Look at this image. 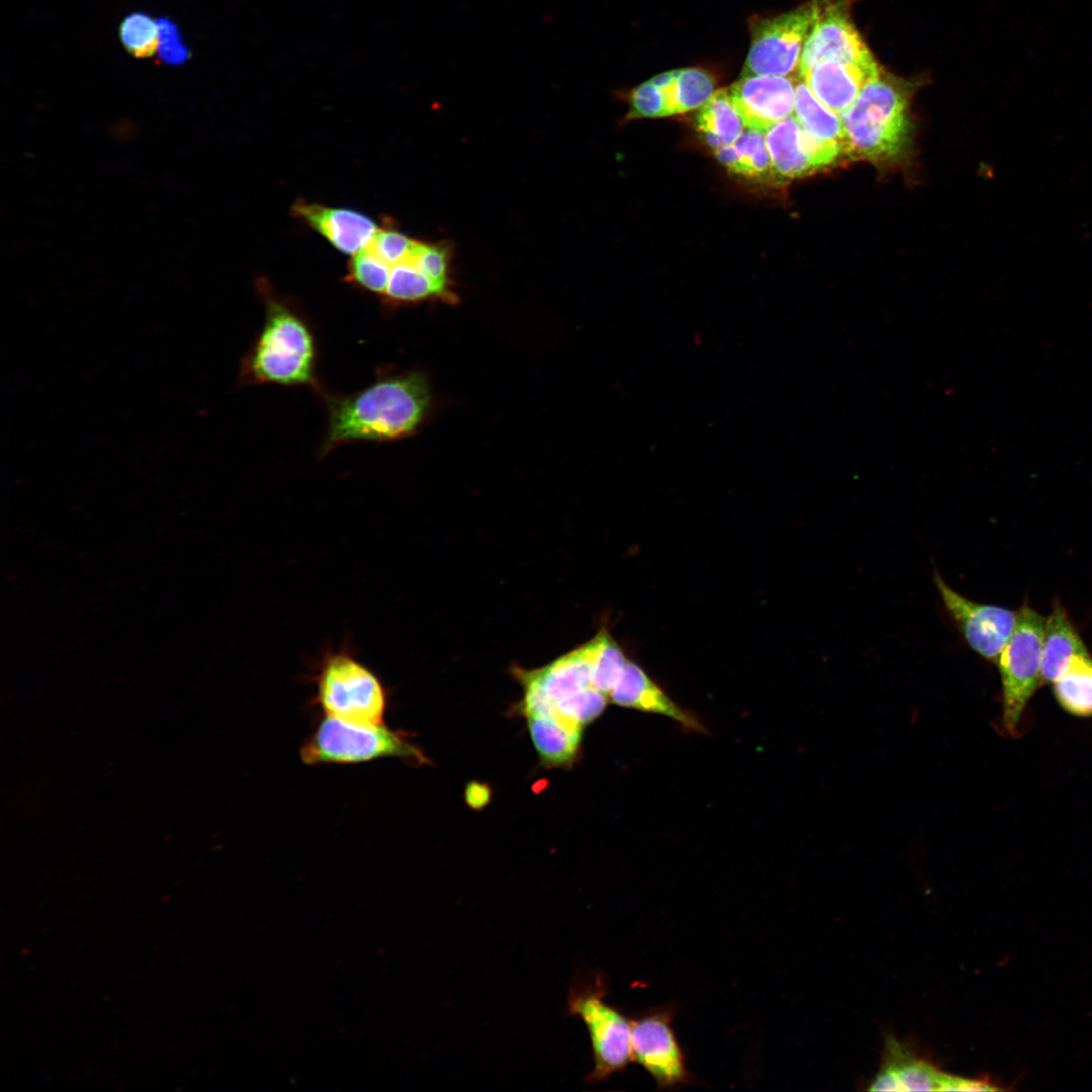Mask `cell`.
I'll use <instances>...</instances> for the list:
<instances>
[{
    "label": "cell",
    "mask_w": 1092,
    "mask_h": 1092,
    "mask_svg": "<svg viewBox=\"0 0 1092 1092\" xmlns=\"http://www.w3.org/2000/svg\"><path fill=\"white\" fill-rule=\"evenodd\" d=\"M325 400L328 423L318 453L325 457L354 442H387L412 435L430 404L427 378L421 372L381 375L352 394L317 389Z\"/></svg>",
    "instance_id": "obj_1"
},
{
    "label": "cell",
    "mask_w": 1092,
    "mask_h": 1092,
    "mask_svg": "<svg viewBox=\"0 0 1092 1092\" xmlns=\"http://www.w3.org/2000/svg\"><path fill=\"white\" fill-rule=\"evenodd\" d=\"M263 326L245 355L240 381L243 384L304 385L318 389L317 347L306 318L265 287Z\"/></svg>",
    "instance_id": "obj_2"
},
{
    "label": "cell",
    "mask_w": 1092,
    "mask_h": 1092,
    "mask_svg": "<svg viewBox=\"0 0 1092 1092\" xmlns=\"http://www.w3.org/2000/svg\"><path fill=\"white\" fill-rule=\"evenodd\" d=\"M310 666L314 702L326 716L362 725L383 724L388 691L359 659L349 636L337 647L325 646Z\"/></svg>",
    "instance_id": "obj_3"
},
{
    "label": "cell",
    "mask_w": 1092,
    "mask_h": 1092,
    "mask_svg": "<svg viewBox=\"0 0 1092 1092\" xmlns=\"http://www.w3.org/2000/svg\"><path fill=\"white\" fill-rule=\"evenodd\" d=\"M907 90L883 74L867 85L840 117L848 140V157L876 164L901 158L910 146L911 121Z\"/></svg>",
    "instance_id": "obj_4"
},
{
    "label": "cell",
    "mask_w": 1092,
    "mask_h": 1092,
    "mask_svg": "<svg viewBox=\"0 0 1092 1092\" xmlns=\"http://www.w3.org/2000/svg\"><path fill=\"white\" fill-rule=\"evenodd\" d=\"M306 764L359 763L382 757L423 763V753L400 732L383 724L362 725L326 716L300 748Z\"/></svg>",
    "instance_id": "obj_5"
},
{
    "label": "cell",
    "mask_w": 1092,
    "mask_h": 1092,
    "mask_svg": "<svg viewBox=\"0 0 1092 1092\" xmlns=\"http://www.w3.org/2000/svg\"><path fill=\"white\" fill-rule=\"evenodd\" d=\"M604 981L575 984L569 990L567 1011L585 1024L594 1055L586 1081L597 1084L622 1072L632 1061L631 1018L606 1001Z\"/></svg>",
    "instance_id": "obj_6"
},
{
    "label": "cell",
    "mask_w": 1092,
    "mask_h": 1092,
    "mask_svg": "<svg viewBox=\"0 0 1092 1092\" xmlns=\"http://www.w3.org/2000/svg\"><path fill=\"white\" fill-rule=\"evenodd\" d=\"M1045 619L1028 606L1017 612L1014 631L997 664L1002 682L1003 723L1016 731L1021 715L1040 684L1042 636Z\"/></svg>",
    "instance_id": "obj_7"
},
{
    "label": "cell",
    "mask_w": 1092,
    "mask_h": 1092,
    "mask_svg": "<svg viewBox=\"0 0 1092 1092\" xmlns=\"http://www.w3.org/2000/svg\"><path fill=\"white\" fill-rule=\"evenodd\" d=\"M676 1010L675 1004L667 1003L631 1017L632 1061L653 1078L658 1090H677L696 1083L671 1025Z\"/></svg>",
    "instance_id": "obj_8"
},
{
    "label": "cell",
    "mask_w": 1092,
    "mask_h": 1092,
    "mask_svg": "<svg viewBox=\"0 0 1092 1092\" xmlns=\"http://www.w3.org/2000/svg\"><path fill=\"white\" fill-rule=\"evenodd\" d=\"M811 22V4L760 20L753 29L742 76H790L798 72Z\"/></svg>",
    "instance_id": "obj_9"
},
{
    "label": "cell",
    "mask_w": 1092,
    "mask_h": 1092,
    "mask_svg": "<svg viewBox=\"0 0 1092 1092\" xmlns=\"http://www.w3.org/2000/svg\"><path fill=\"white\" fill-rule=\"evenodd\" d=\"M811 5L812 22L799 63V78L824 60L864 62L874 59L841 0H815Z\"/></svg>",
    "instance_id": "obj_10"
},
{
    "label": "cell",
    "mask_w": 1092,
    "mask_h": 1092,
    "mask_svg": "<svg viewBox=\"0 0 1092 1092\" xmlns=\"http://www.w3.org/2000/svg\"><path fill=\"white\" fill-rule=\"evenodd\" d=\"M934 583L968 645L984 658L997 661L1014 631L1017 612L973 602L951 588L938 572L934 574Z\"/></svg>",
    "instance_id": "obj_11"
},
{
    "label": "cell",
    "mask_w": 1092,
    "mask_h": 1092,
    "mask_svg": "<svg viewBox=\"0 0 1092 1092\" xmlns=\"http://www.w3.org/2000/svg\"><path fill=\"white\" fill-rule=\"evenodd\" d=\"M764 135L772 177L778 179L803 178L815 174L833 166L845 156L837 145L810 134L795 115L781 120Z\"/></svg>",
    "instance_id": "obj_12"
},
{
    "label": "cell",
    "mask_w": 1092,
    "mask_h": 1092,
    "mask_svg": "<svg viewBox=\"0 0 1092 1092\" xmlns=\"http://www.w3.org/2000/svg\"><path fill=\"white\" fill-rule=\"evenodd\" d=\"M727 90L745 128L765 133L794 115L796 85L789 76H741Z\"/></svg>",
    "instance_id": "obj_13"
},
{
    "label": "cell",
    "mask_w": 1092,
    "mask_h": 1092,
    "mask_svg": "<svg viewBox=\"0 0 1092 1092\" xmlns=\"http://www.w3.org/2000/svg\"><path fill=\"white\" fill-rule=\"evenodd\" d=\"M952 1075L941 1071L910 1045L888 1035L872 1091H948Z\"/></svg>",
    "instance_id": "obj_14"
},
{
    "label": "cell",
    "mask_w": 1092,
    "mask_h": 1092,
    "mask_svg": "<svg viewBox=\"0 0 1092 1092\" xmlns=\"http://www.w3.org/2000/svg\"><path fill=\"white\" fill-rule=\"evenodd\" d=\"M598 639L590 640L539 669L516 667L514 673L525 691L540 694L552 705L593 687V666Z\"/></svg>",
    "instance_id": "obj_15"
},
{
    "label": "cell",
    "mask_w": 1092,
    "mask_h": 1092,
    "mask_svg": "<svg viewBox=\"0 0 1092 1092\" xmlns=\"http://www.w3.org/2000/svg\"><path fill=\"white\" fill-rule=\"evenodd\" d=\"M881 74L875 59L864 62L824 60L814 65L801 79L820 102L841 115L863 88Z\"/></svg>",
    "instance_id": "obj_16"
},
{
    "label": "cell",
    "mask_w": 1092,
    "mask_h": 1092,
    "mask_svg": "<svg viewBox=\"0 0 1092 1092\" xmlns=\"http://www.w3.org/2000/svg\"><path fill=\"white\" fill-rule=\"evenodd\" d=\"M292 213L325 237L337 250L349 255L366 248L378 230L369 216L348 208L299 200L293 204Z\"/></svg>",
    "instance_id": "obj_17"
},
{
    "label": "cell",
    "mask_w": 1092,
    "mask_h": 1092,
    "mask_svg": "<svg viewBox=\"0 0 1092 1092\" xmlns=\"http://www.w3.org/2000/svg\"><path fill=\"white\" fill-rule=\"evenodd\" d=\"M610 700L619 706L643 712L661 714L681 725L700 731V721L674 703L635 662H627L618 681L609 693Z\"/></svg>",
    "instance_id": "obj_18"
},
{
    "label": "cell",
    "mask_w": 1092,
    "mask_h": 1092,
    "mask_svg": "<svg viewBox=\"0 0 1092 1092\" xmlns=\"http://www.w3.org/2000/svg\"><path fill=\"white\" fill-rule=\"evenodd\" d=\"M1084 653H1088L1085 644L1065 609L1060 604L1055 605L1044 624L1040 684L1057 680L1073 657Z\"/></svg>",
    "instance_id": "obj_19"
},
{
    "label": "cell",
    "mask_w": 1092,
    "mask_h": 1092,
    "mask_svg": "<svg viewBox=\"0 0 1092 1092\" xmlns=\"http://www.w3.org/2000/svg\"><path fill=\"white\" fill-rule=\"evenodd\" d=\"M696 120L698 131L713 151L731 146L745 129L727 89L716 90L699 108Z\"/></svg>",
    "instance_id": "obj_20"
},
{
    "label": "cell",
    "mask_w": 1092,
    "mask_h": 1092,
    "mask_svg": "<svg viewBox=\"0 0 1092 1092\" xmlns=\"http://www.w3.org/2000/svg\"><path fill=\"white\" fill-rule=\"evenodd\" d=\"M526 717L532 740L544 762L560 765L574 759L581 730L570 728L549 714L531 713Z\"/></svg>",
    "instance_id": "obj_21"
},
{
    "label": "cell",
    "mask_w": 1092,
    "mask_h": 1092,
    "mask_svg": "<svg viewBox=\"0 0 1092 1092\" xmlns=\"http://www.w3.org/2000/svg\"><path fill=\"white\" fill-rule=\"evenodd\" d=\"M799 79L796 84L795 117L810 134L837 145L848 156V140L840 115L820 102L806 83Z\"/></svg>",
    "instance_id": "obj_22"
},
{
    "label": "cell",
    "mask_w": 1092,
    "mask_h": 1092,
    "mask_svg": "<svg viewBox=\"0 0 1092 1092\" xmlns=\"http://www.w3.org/2000/svg\"><path fill=\"white\" fill-rule=\"evenodd\" d=\"M714 154L734 174L757 180L772 177L764 132L745 128L734 144L716 150Z\"/></svg>",
    "instance_id": "obj_23"
},
{
    "label": "cell",
    "mask_w": 1092,
    "mask_h": 1092,
    "mask_svg": "<svg viewBox=\"0 0 1092 1092\" xmlns=\"http://www.w3.org/2000/svg\"><path fill=\"white\" fill-rule=\"evenodd\" d=\"M1053 684L1056 698L1067 712L1081 717L1092 716V658L1089 652L1074 656Z\"/></svg>",
    "instance_id": "obj_24"
},
{
    "label": "cell",
    "mask_w": 1092,
    "mask_h": 1092,
    "mask_svg": "<svg viewBox=\"0 0 1092 1092\" xmlns=\"http://www.w3.org/2000/svg\"><path fill=\"white\" fill-rule=\"evenodd\" d=\"M714 89L715 81L707 71L699 68L675 70L670 85L662 89L668 115L699 109L712 96Z\"/></svg>",
    "instance_id": "obj_25"
},
{
    "label": "cell",
    "mask_w": 1092,
    "mask_h": 1092,
    "mask_svg": "<svg viewBox=\"0 0 1092 1092\" xmlns=\"http://www.w3.org/2000/svg\"><path fill=\"white\" fill-rule=\"evenodd\" d=\"M444 295L417 265L406 260L390 268L388 282L380 299L388 305H397Z\"/></svg>",
    "instance_id": "obj_26"
},
{
    "label": "cell",
    "mask_w": 1092,
    "mask_h": 1092,
    "mask_svg": "<svg viewBox=\"0 0 1092 1092\" xmlns=\"http://www.w3.org/2000/svg\"><path fill=\"white\" fill-rule=\"evenodd\" d=\"M596 636L598 643L592 684L595 689L608 696L621 676L628 659L607 629H601Z\"/></svg>",
    "instance_id": "obj_27"
},
{
    "label": "cell",
    "mask_w": 1092,
    "mask_h": 1092,
    "mask_svg": "<svg viewBox=\"0 0 1092 1092\" xmlns=\"http://www.w3.org/2000/svg\"><path fill=\"white\" fill-rule=\"evenodd\" d=\"M606 704L607 696L589 687L555 702L549 715L570 728L581 730L599 717Z\"/></svg>",
    "instance_id": "obj_28"
},
{
    "label": "cell",
    "mask_w": 1092,
    "mask_h": 1092,
    "mask_svg": "<svg viewBox=\"0 0 1092 1092\" xmlns=\"http://www.w3.org/2000/svg\"><path fill=\"white\" fill-rule=\"evenodd\" d=\"M119 37L126 52L138 59L154 56L160 46L157 20L141 11L123 18L119 25Z\"/></svg>",
    "instance_id": "obj_29"
},
{
    "label": "cell",
    "mask_w": 1092,
    "mask_h": 1092,
    "mask_svg": "<svg viewBox=\"0 0 1092 1092\" xmlns=\"http://www.w3.org/2000/svg\"><path fill=\"white\" fill-rule=\"evenodd\" d=\"M389 273L390 267L366 247L353 255L349 262L347 281L381 297L385 291Z\"/></svg>",
    "instance_id": "obj_30"
},
{
    "label": "cell",
    "mask_w": 1092,
    "mask_h": 1092,
    "mask_svg": "<svg viewBox=\"0 0 1092 1092\" xmlns=\"http://www.w3.org/2000/svg\"><path fill=\"white\" fill-rule=\"evenodd\" d=\"M407 260L417 265L446 295L450 255L444 245L417 241Z\"/></svg>",
    "instance_id": "obj_31"
},
{
    "label": "cell",
    "mask_w": 1092,
    "mask_h": 1092,
    "mask_svg": "<svg viewBox=\"0 0 1092 1092\" xmlns=\"http://www.w3.org/2000/svg\"><path fill=\"white\" fill-rule=\"evenodd\" d=\"M417 241L393 228L378 229L367 248L390 268L407 260Z\"/></svg>",
    "instance_id": "obj_32"
},
{
    "label": "cell",
    "mask_w": 1092,
    "mask_h": 1092,
    "mask_svg": "<svg viewBox=\"0 0 1092 1092\" xmlns=\"http://www.w3.org/2000/svg\"><path fill=\"white\" fill-rule=\"evenodd\" d=\"M629 99L628 119L668 115L664 92L653 85L650 80L634 88Z\"/></svg>",
    "instance_id": "obj_33"
},
{
    "label": "cell",
    "mask_w": 1092,
    "mask_h": 1092,
    "mask_svg": "<svg viewBox=\"0 0 1092 1092\" xmlns=\"http://www.w3.org/2000/svg\"><path fill=\"white\" fill-rule=\"evenodd\" d=\"M160 60L167 65H182L191 54L181 39L161 42L157 52Z\"/></svg>",
    "instance_id": "obj_34"
},
{
    "label": "cell",
    "mask_w": 1092,
    "mask_h": 1092,
    "mask_svg": "<svg viewBox=\"0 0 1092 1092\" xmlns=\"http://www.w3.org/2000/svg\"><path fill=\"white\" fill-rule=\"evenodd\" d=\"M489 799V791L486 786L470 784L466 789V801L473 808L484 806Z\"/></svg>",
    "instance_id": "obj_35"
},
{
    "label": "cell",
    "mask_w": 1092,
    "mask_h": 1092,
    "mask_svg": "<svg viewBox=\"0 0 1092 1092\" xmlns=\"http://www.w3.org/2000/svg\"><path fill=\"white\" fill-rule=\"evenodd\" d=\"M159 40L161 42L181 39L178 25L167 17L157 19Z\"/></svg>",
    "instance_id": "obj_36"
},
{
    "label": "cell",
    "mask_w": 1092,
    "mask_h": 1092,
    "mask_svg": "<svg viewBox=\"0 0 1092 1092\" xmlns=\"http://www.w3.org/2000/svg\"><path fill=\"white\" fill-rule=\"evenodd\" d=\"M675 76V70L664 72L654 76L650 81L659 89H664L670 85Z\"/></svg>",
    "instance_id": "obj_37"
}]
</instances>
